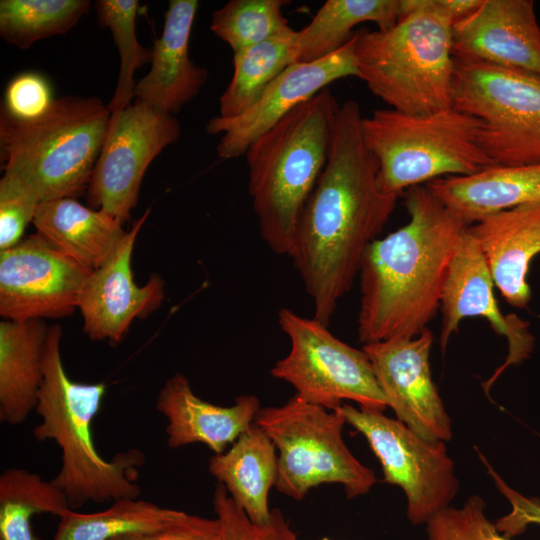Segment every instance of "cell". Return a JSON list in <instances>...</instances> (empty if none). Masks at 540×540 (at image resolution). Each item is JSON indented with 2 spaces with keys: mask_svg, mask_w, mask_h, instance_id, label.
Returning <instances> with one entry per match:
<instances>
[{
  "mask_svg": "<svg viewBox=\"0 0 540 540\" xmlns=\"http://www.w3.org/2000/svg\"><path fill=\"white\" fill-rule=\"evenodd\" d=\"M180 135L181 125L174 115L140 100L111 113L87 189L90 206L113 215L123 224L127 222L137 205L148 166Z\"/></svg>",
  "mask_w": 540,
  "mask_h": 540,
  "instance_id": "obj_12",
  "label": "cell"
},
{
  "mask_svg": "<svg viewBox=\"0 0 540 540\" xmlns=\"http://www.w3.org/2000/svg\"><path fill=\"white\" fill-rule=\"evenodd\" d=\"M113 540H220L217 518L186 514L180 521L157 531L131 534Z\"/></svg>",
  "mask_w": 540,
  "mask_h": 540,
  "instance_id": "obj_38",
  "label": "cell"
},
{
  "mask_svg": "<svg viewBox=\"0 0 540 540\" xmlns=\"http://www.w3.org/2000/svg\"><path fill=\"white\" fill-rule=\"evenodd\" d=\"M362 120L355 100L339 105L327 162L305 204L289 255L313 302V318L326 326L399 196L379 183L378 162L364 141Z\"/></svg>",
  "mask_w": 540,
  "mask_h": 540,
  "instance_id": "obj_1",
  "label": "cell"
},
{
  "mask_svg": "<svg viewBox=\"0 0 540 540\" xmlns=\"http://www.w3.org/2000/svg\"><path fill=\"white\" fill-rule=\"evenodd\" d=\"M290 350L272 367L271 376L289 383L301 399L336 410L343 400L383 412L388 407L366 353L334 336L315 318L289 308L278 312Z\"/></svg>",
  "mask_w": 540,
  "mask_h": 540,
  "instance_id": "obj_10",
  "label": "cell"
},
{
  "mask_svg": "<svg viewBox=\"0 0 540 540\" xmlns=\"http://www.w3.org/2000/svg\"><path fill=\"white\" fill-rule=\"evenodd\" d=\"M339 108L327 87L302 103L248 147V192L261 238L289 256L305 204L327 162Z\"/></svg>",
  "mask_w": 540,
  "mask_h": 540,
  "instance_id": "obj_4",
  "label": "cell"
},
{
  "mask_svg": "<svg viewBox=\"0 0 540 540\" xmlns=\"http://www.w3.org/2000/svg\"><path fill=\"white\" fill-rule=\"evenodd\" d=\"M494 285L483 253L467 227L455 249L443 289L440 344L444 351L460 322L477 316L486 319L497 334L507 339L506 360L484 382L485 392L508 366L522 363L534 349L529 324L515 314L504 315L500 311L493 292Z\"/></svg>",
  "mask_w": 540,
  "mask_h": 540,
  "instance_id": "obj_16",
  "label": "cell"
},
{
  "mask_svg": "<svg viewBox=\"0 0 540 540\" xmlns=\"http://www.w3.org/2000/svg\"><path fill=\"white\" fill-rule=\"evenodd\" d=\"M453 107L481 121L495 165L540 164V76L454 55Z\"/></svg>",
  "mask_w": 540,
  "mask_h": 540,
  "instance_id": "obj_9",
  "label": "cell"
},
{
  "mask_svg": "<svg viewBox=\"0 0 540 540\" xmlns=\"http://www.w3.org/2000/svg\"><path fill=\"white\" fill-rule=\"evenodd\" d=\"M139 3L137 0H98L95 9L98 23L108 27L120 55V72L114 95L108 104L113 112L130 106L134 97V72L137 68L151 63L152 49L141 46L136 37V16Z\"/></svg>",
  "mask_w": 540,
  "mask_h": 540,
  "instance_id": "obj_32",
  "label": "cell"
},
{
  "mask_svg": "<svg viewBox=\"0 0 540 540\" xmlns=\"http://www.w3.org/2000/svg\"><path fill=\"white\" fill-rule=\"evenodd\" d=\"M69 508L65 495L38 474L8 468L0 476V540H41L32 531L36 514L62 515Z\"/></svg>",
  "mask_w": 540,
  "mask_h": 540,
  "instance_id": "obj_29",
  "label": "cell"
},
{
  "mask_svg": "<svg viewBox=\"0 0 540 540\" xmlns=\"http://www.w3.org/2000/svg\"><path fill=\"white\" fill-rule=\"evenodd\" d=\"M433 333L429 328L410 339L364 344L388 407L419 437L449 441L451 420L432 380L429 356Z\"/></svg>",
  "mask_w": 540,
  "mask_h": 540,
  "instance_id": "obj_15",
  "label": "cell"
},
{
  "mask_svg": "<svg viewBox=\"0 0 540 540\" xmlns=\"http://www.w3.org/2000/svg\"><path fill=\"white\" fill-rule=\"evenodd\" d=\"M61 338V327L50 326L35 408L41 420L32 432L37 441L52 440L61 450V466L51 481L72 510L88 502L138 498L141 489L136 482L137 468L144 455L130 449L107 460L97 451L92 425L106 384L80 383L69 378L62 361Z\"/></svg>",
  "mask_w": 540,
  "mask_h": 540,
  "instance_id": "obj_3",
  "label": "cell"
},
{
  "mask_svg": "<svg viewBox=\"0 0 540 540\" xmlns=\"http://www.w3.org/2000/svg\"><path fill=\"white\" fill-rule=\"evenodd\" d=\"M425 186L470 224L501 211L540 203V164L492 165L470 175L437 178Z\"/></svg>",
  "mask_w": 540,
  "mask_h": 540,
  "instance_id": "obj_22",
  "label": "cell"
},
{
  "mask_svg": "<svg viewBox=\"0 0 540 540\" xmlns=\"http://www.w3.org/2000/svg\"><path fill=\"white\" fill-rule=\"evenodd\" d=\"M91 273L39 234L29 235L0 251V315L16 321L70 316Z\"/></svg>",
  "mask_w": 540,
  "mask_h": 540,
  "instance_id": "obj_13",
  "label": "cell"
},
{
  "mask_svg": "<svg viewBox=\"0 0 540 540\" xmlns=\"http://www.w3.org/2000/svg\"><path fill=\"white\" fill-rule=\"evenodd\" d=\"M297 35L292 29L233 52V75L219 98V116H237L257 101L268 84L293 63Z\"/></svg>",
  "mask_w": 540,
  "mask_h": 540,
  "instance_id": "obj_28",
  "label": "cell"
},
{
  "mask_svg": "<svg viewBox=\"0 0 540 540\" xmlns=\"http://www.w3.org/2000/svg\"><path fill=\"white\" fill-rule=\"evenodd\" d=\"M323 540H327V539H323Z\"/></svg>",
  "mask_w": 540,
  "mask_h": 540,
  "instance_id": "obj_39",
  "label": "cell"
},
{
  "mask_svg": "<svg viewBox=\"0 0 540 540\" xmlns=\"http://www.w3.org/2000/svg\"><path fill=\"white\" fill-rule=\"evenodd\" d=\"M111 111L98 97L55 99L39 118L0 114L2 169L40 202L77 198L87 191L104 143Z\"/></svg>",
  "mask_w": 540,
  "mask_h": 540,
  "instance_id": "obj_6",
  "label": "cell"
},
{
  "mask_svg": "<svg viewBox=\"0 0 540 540\" xmlns=\"http://www.w3.org/2000/svg\"><path fill=\"white\" fill-rule=\"evenodd\" d=\"M507 303L524 309L531 300L530 263L540 254V203L486 216L468 226Z\"/></svg>",
  "mask_w": 540,
  "mask_h": 540,
  "instance_id": "obj_21",
  "label": "cell"
},
{
  "mask_svg": "<svg viewBox=\"0 0 540 540\" xmlns=\"http://www.w3.org/2000/svg\"><path fill=\"white\" fill-rule=\"evenodd\" d=\"M481 121L451 107L427 115L391 108L363 117L364 141L379 166L382 189L403 190L495 165L479 144Z\"/></svg>",
  "mask_w": 540,
  "mask_h": 540,
  "instance_id": "obj_7",
  "label": "cell"
},
{
  "mask_svg": "<svg viewBox=\"0 0 540 540\" xmlns=\"http://www.w3.org/2000/svg\"><path fill=\"white\" fill-rule=\"evenodd\" d=\"M155 407L167 420L170 448L202 443L214 454L226 451L254 423L260 410L255 395H241L231 406L209 403L193 392L189 380L181 373L164 383Z\"/></svg>",
  "mask_w": 540,
  "mask_h": 540,
  "instance_id": "obj_19",
  "label": "cell"
},
{
  "mask_svg": "<svg viewBox=\"0 0 540 540\" xmlns=\"http://www.w3.org/2000/svg\"><path fill=\"white\" fill-rule=\"evenodd\" d=\"M186 514L138 498H121L99 512L68 509L59 516L54 540H113L166 528Z\"/></svg>",
  "mask_w": 540,
  "mask_h": 540,
  "instance_id": "obj_27",
  "label": "cell"
},
{
  "mask_svg": "<svg viewBox=\"0 0 540 540\" xmlns=\"http://www.w3.org/2000/svg\"><path fill=\"white\" fill-rule=\"evenodd\" d=\"M54 100L51 85L43 75L24 72L6 86L1 111L16 120L29 121L46 113Z\"/></svg>",
  "mask_w": 540,
  "mask_h": 540,
  "instance_id": "obj_36",
  "label": "cell"
},
{
  "mask_svg": "<svg viewBox=\"0 0 540 540\" xmlns=\"http://www.w3.org/2000/svg\"><path fill=\"white\" fill-rule=\"evenodd\" d=\"M286 0H230L212 15L210 29L233 52L256 45L292 28L282 8Z\"/></svg>",
  "mask_w": 540,
  "mask_h": 540,
  "instance_id": "obj_31",
  "label": "cell"
},
{
  "mask_svg": "<svg viewBox=\"0 0 540 540\" xmlns=\"http://www.w3.org/2000/svg\"><path fill=\"white\" fill-rule=\"evenodd\" d=\"M453 25L431 0H400L395 26L357 33L358 78L404 114L427 115L453 107Z\"/></svg>",
  "mask_w": 540,
  "mask_h": 540,
  "instance_id": "obj_5",
  "label": "cell"
},
{
  "mask_svg": "<svg viewBox=\"0 0 540 540\" xmlns=\"http://www.w3.org/2000/svg\"><path fill=\"white\" fill-rule=\"evenodd\" d=\"M36 194L17 177L5 173L0 180V251L19 243L40 205Z\"/></svg>",
  "mask_w": 540,
  "mask_h": 540,
  "instance_id": "obj_35",
  "label": "cell"
},
{
  "mask_svg": "<svg viewBox=\"0 0 540 540\" xmlns=\"http://www.w3.org/2000/svg\"><path fill=\"white\" fill-rule=\"evenodd\" d=\"M197 0H171L161 36L154 42L151 69L134 88L136 100L174 115L200 92L208 79L206 68L189 57V40Z\"/></svg>",
  "mask_w": 540,
  "mask_h": 540,
  "instance_id": "obj_20",
  "label": "cell"
},
{
  "mask_svg": "<svg viewBox=\"0 0 540 540\" xmlns=\"http://www.w3.org/2000/svg\"><path fill=\"white\" fill-rule=\"evenodd\" d=\"M277 460L274 443L253 423L227 451L210 458L209 471L253 523L265 524L271 516L268 498Z\"/></svg>",
  "mask_w": 540,
  "mask_h": 540,
  "instance_id": "obj_25",
  "label": "cell"
},
{
  "mask_svg": "<svg viewBox=\"0 0 540 540\" xmlns=\"http://www.w3.org/2000/svg\"><path fill=\"white\" fill-rule=\"evenodd\" d=\"M360 432L379 459L384 481L399 486L407 500V518L427 524L449 507L459 490L455 464L444 441H428L383 412L343 403L336 409Z\"/></svg>",
  "mask_w": 540,
  "mask_h": 540,
  "instance_id": "obj_11",
  "label": "cell"
},
{
  "mask_svg": "<svg viewBox=\"0 0 540 540\" xmlns=\"http://www.w3.org/2000/svg\"><path fill=\"white\" fill-rule=\"evenodd\" d=\"M485 509L479 495L470 496L461 507L442 509L426 524L428 540H512L498 532Z\"/></svg>",
  "mask_w": 540,
  "mask_h": 540,
  "instance_id": "obj_34",
  "label": "cell"
},
{
  "mask_svg": "<svg viewBox=\"0 0 540 540\" xmlns=\"http://www.w3.org/2000/svg\"><path fill=\"white\" fill-rule=\"evenodd\" d=\"M488 473L499 492L508 500L511 510L494 524L499 533L507 538L522 534L530 525L540 526V500L526 497L510 487L481 455Z\"/></svg>",
  "mask_w": 540,
  "mask_h": 540,
  "instance_id": "obj_37",
  "label": "cell"
},
{
  "mask_svg": "<svg viewBox=\"0 0 540 540\" xmlns=\"http://www.w3.org/2000/svg\"><path fill=\"white\" fill-rule=\"evenodd\" d=\"M213 509L220 525V540H299L279 509H272L267 523H253L219 484L213 494Z\"/></svg>",
  "mask_w": 540,
  "mask_h": 540,
  "instance_id": "obj_33",
  "label": "cell"
},
{
  "mask_svg": "<svg viewBox=\"0 0 540 540\" xmlns=\"http://www.w3.org/2000/svg\"><path fill=\"white\" fill-rule=\"evenodd\" d=\"M254 423L279 451L275 487L290 498L301 500L324 483L341 484L347 497L354 498L368 493L377 481L345 444L347 422L337 410L295 394L283 405L260 408Z\"/></svg>",
  "mask_w": 540,
  "mask_h": 540,
  "instance_id": "obj_8",
  "label": "cell"
},
{
  "mask_svg": "<svg viewBox=\"0 0 540 540\" xmlns=\"http://www.w3.org/2000/svg\"><path fill=\"white\" fill-rule=\"evenodd\" d=\"M149 213L147 209L133 223L114 256L91 273L82 291L78 309L84 332L92 340L119 343L135 319L147 317L164 301V280L154 274L138 286L131 268L135 241Z\"/></svg>",
  "mask_w": 540,
  "mask_h": 540,
  "instance_id": "obj_17",
  "label": "cell"
},
{
  "mask_svg": "<svg viewBox=\"0 0 540 540\" xmlns=\"http://www.w3.org/2000/svg\"><path fill=\"white\" fill-rule=\"evenodd\" d=\"M454 55L540 76V26L532 0H483L453 25Z\"/></svg>",
  "mask_w": 540,
  "mask_h": 540,
  "instance_id": "obj_18",
  "label": "cell"
},
{
  "mask_svg": "<svg viewBox=\"0 0 540 540\" xmlns=\"http://www.w3.org/2000/svg\"><path fill=\"white\" fill-rule=\"evenodd\" d=\"M50 326L42 319L0 323V420L22 424L35 410Z\"/></svg>",
  "mask_w": 540,
  "mask_h": 540,
  "instance_id": "obj_24",
  "label": "cell"
},
{
  "mask_svg": "<svg viewBox=\"0 0 540 540\" xmlns=\"http://www.w3.org/2000/svg\"><path fill=\"white\" fill-rule=\"evenodd\" d=\"M409 221L367 248L359 271L361 343L410 339L434 319L449 266L469 224L426 186L405 194Z\"/></svg>",
  "mask_w": 540,
  "mask_h": 540,
  "instance_id": "obj_2",
  "label": "cell"
},
{
  "mask_svg": "<svg viewBox=\"0 0 540 540\" xmlns=\"http://www.w3.org/2000/svg\"><path fill=\"white\" fill-rule=\"evenodd\" d=\"M33 224L37 234L92 272L114 256L127 232L113 215L75 198L40 203Z\"/></svg>",
  "mask_w": 540,
  "mask_h": 540,
  "instance_id": "obj_23",
  "label": "cell"
},
{
  "mask_svg": "<svg viewBox=\"0 0 540 540\" xmlns=\"http://www.w3.org/2000/svg\"><path fill=\"white\" fill-rule=\"evenodd\" d=\"M400 0H327L311 22L298 31L293 63L312 62L343 47L363 22H373L386 31L399 20ZM292 63V64H293Z\"/></svg>",
  "mask_w": 540,
  "mask_h": 540,
  "instance_id": "obj_26",
  "label": "cell"
},
{
  "mask_svg": "<svg viewBox=\"0 0 540 540\" xmlns=\"http://www.w3.org/2000/svg\"><path fill=\"white\" fill-rule=\"evenodd\" d=\"M90 5L89 0H1L0 36L28 49L41 39L68 32Z\"/></svg>",
  "mask_w": 540,
  "mask_h": 540,
  "instance_id": "obj_30",
  "label": "cell"
},
{
  "mask_svg": "<svg viewBox=\"0 0 540 540\" xmlns=\"http://www.w3.org/2000/svg\"><path fill=\"white\" fill-rule=\"evenodd\" d=\"M356 36L357 33L327 57L289 65L241 114L212 117L205 129L212 135L222 134L217 145L218 156L222 159L243 156L256 138L330 83L345 77H359L355 57Z\"/></svg>",
  "mask_w": 540,
  "mask_h": 540,
  "instance_id": "obj_14",
  "label": "cell"
}]
</instances>
